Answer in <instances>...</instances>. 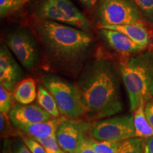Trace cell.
Listing matches in <instances>:
<instances>
[{"mask_svg":"<svg viewBox=\"0 0 153 153\" xmlns=\"http://www.w3.org/2000/svg\"><path fill=\"white\" fill-rule=\"evenodd\" d=\"M120 76V68L107 58L94 59L84 67L76 86L87 116L99 120L123 110Z\"/></svg>","mask_w":153,"mask_h":153,"instance_id":"obj_1","label":"cell"},{"mask_svg":"<svg viewBox=\"0 0 153 153\" xmlns=\"http://www.w3.org/2000/svg\"><path fill=\"white\" fill-rule=\"evenodd\" d=\"M35 30L44 52L60 65H77L95 45L94 38L88 31L52 21H38Z\"/></svg>","mask_w":153,"mask_h":153,"instance_id":"obj_2","label":"cell"},{"mask_svg":"<svg viewBox=\"0 0 153 153\" xmlns=\"http://www.w3.org/2000/svg\"><path fill=\"white\" fill-rule=\"evenodd\" d=\"M119 68L133 112L153 97V51L149 48L128 56Z\"/></svg>","mask_w":153,"mask_h":153,"instance_id":"obj_3","label":"cell"},{"mask_svg":"<svg viewBox=\"0 0 153 153\" xmlns=\"http://www.w3.org/2000/svg\"><path fill=\"white\" fill-rule=\"evenodd\" d=\"M41 83L54 97L61 116L70 119H79L87 115L76 85L53 74L44 75Z\"/></svg>","mask_w":153,"mask_h":153,"instance_id":"obj_4","label":"cell"},{"mask_svg":"<svg viewBox=\"0 0 153 153\" xmlns=\"http://www.w3.org/2000/svg\"><path fill=\"white\" fill-rule=\"evenodd\" d=\"M38 21H52L89 31L90 23L70 0H38L34 7Z\"/></svg>","mask_w":153,"mask_h":153,"instance_id":"obj_5","label":"cell"},{"mask_svg":"<svg viewBox=\"0 0 153 153\" xmlns=\"http://www.w3.org/2000/svg\"><path fill=\"white\" fill-rule=\"evenodd\" d=\"M95 16L99 26H118L143 22L134 0H99Z\"/></svg>","mask_w":153,"mask_h":153,"instance_id":"obj_6","label":"cell"},{"mask_svg":"<svg viewBox=\"0 0 153 153\" xmlns=\"http://www.w3.org/2000/svg\"><path fill=\"white\" fill-rule=\"evenodd\" d=\"M88 134L98 141L121 142L136 137L133 115H119L90 123Z\"/></svg>","mask_w":153,"mask_h":153,"instance_id":"obj_7","label":"cell"},{"mask_svg":"<svg viewBox=\"0 0 153 153\" xmlns=\"http://www.w3.org/2000/svg\"><path fill=\"white\" fill-rule=\"evenodd\" d=\"M4 43L16 60L28 70L35 68L40 60L38 41L29 30L21 28L6 36Z\"/></svg>","mask_w":153,"mask_h":153,"instance_id":"obj_8","label":"cell"},{"mask_svg":"<svg viewBox=\"0 0 153 153\" xmlns=\"http://www.w3.org/2000/svg\"><path fill=\"white\" fill-rule=\"evenodd\" d=\"M90 123L79 119L67 118L57 131V140L66 153H77L88 135Z\"/></svg>","mask_w":153,"mask_h":153,"instance_id":"obj_9","label":"cell"},{"mask_svg":"<svg viewBox=\"0 0 153 153\" xmlns=\"http://www.w3.org/2000/svg\"><path fill=\"white\" fill-rule=\"evenodd\" d=\"M22 68L5 43L0 48V85L13 92L16 85L24 79Z\"/></svg>","mask_w":153,"mask_h":153,"instance_id":"obj_10","label":"cell"},{"mask_svg":"<svg viewBox=\"0 0 153 153\" xmlns=\"http://www.w3.org/2000/svg\"><path fill=\"white\" fill-rule=\"evenodd\" d=\"M11 123L15 127L29 126L46 121L53 118L52 116L39 104H14L9 114Z\"/></svg>","mask_w":153,"mask_h":153,"instance_id":"obj_11","label":"cell"},{"mask_svg":"<svg viewBox=\"0 0 153 153\" xmlns=\"http://www.w3.org/2000/svg\"><path fill=\"white\" fill-rule=\"evenodd\" d=\"M99 33L113 50L123 55L130 56L147 50L118 30L99 28Z\"/></svg>","mask_w":153,"mask_h":153,"instance_id":"obj_12","label":"cell"},{"mask_svg":"<svg viewBox=\"0 0 153 153\" xmlns=\"http://www.w3.org/2000/svg\"><path fill=\"white\" fill-rule=\"evenodd\" d=\"M99 28H104L121 32L131 38L137 45L148 49L153 43V36L143 22L135 24L118 25V26H102Z\"/></svg>","mask_w":153,"mask_h":153,"instance_id":"obj_13","label":"cell"},{"mask_svg":"<svg viewBox=\"0 0 153 153\" xmlns=\"http://www.w3.org/2000/svg\"><path fill=\"white\" fill-rule=\"evenodd\" d=\"M67 118L60 116L58 118H53L46 121L32 124L29 126H21L17 129L22 133L28 135L33 138H43L56 135L57 131L60 124L64 122Z\"/></svg>","mask_w":153,"mask_h":153,"instance_id":"obj_14","label":"cell"},{"mask_svg":"<svg viewBox=\"0 0 153 153\" xmlns=\"http://www.w3.org/2000/svg\"><path fill=\"white\" fill-rule=\"evenodd\" d=\"M37 93L36 81L29 77L19 82L13 91V95L18 104L27 105L31 104L37 98Z\"/></svg>","mask_w":153,"mask_h":153,"instance_id":"obj_15","label":"cell"},{"mask_svg":"<svg viewBox=\"0 0 153 153\" xmlns=\"http://www.w3.org/2000/svg\"><path fill=\"white\" fill-rule=\"evenodd\" d=\"M144 108L145 104H142L133 112V116L136 137L145 139L153 136V127L145 116Z\"/></svg>","mask_w":153,"mask_h":153,"instance_id":"obj_16","label":"cell"},{"mask_svg":"<svg viewBox=\"0 0 153 153\" xmlns=\"http://www.w3.org/2000/svg\"><path fill=\"white\" fill-rule=\"evenodd\" d=\"M37 102L38 104L51 114L53 118H58L61 116L54 97L43 85H39L38 87Z\"/></svg>","mask_w":153,"mask_h":153,"instance_id":"obj_17","label":"cell"},{"mask_svg":"<svg viewBox=\"0 0 153 153\" xmlns=\"http://www.w3.org/2000/svg\"><path fill=\"white\" fill-rule=\"evenodd\" d=\"M118 153H145V139L133 137L119 142Z\"/></svg>","mask_w":153,"mask_h":153,"instance_id":"obj_18","label":"cell"},{"mask_svg":"<svg viewBox=\"0 0 153 153\" xmlns=\"http://www.w3.org/2000/svg\"><path fill=\"white\" fill-rule=\"evenodd\" d=\"M14 127L15 126L11 123L8 115H5L0 113V133L1 137L7 139L9 137H15L16 135H24L22 132L18 129L15 131Z\"/></svg>","mask_w":153,"mask_h":153,"instance_id":"obj_19","label":"cell"},{"mask_svg":"<svg viewBox=\"0 0 153 153\" xmlns=\"http://www.w3.org/2000/svg\"><path fill=\"white\" fill-rule=\"evenodd\" d=\"M13 99H14L13 92L7 90L4 87L0 85V113L9 116L14 106Z\"/></svg>","mask_w":153,"mask_h":153,"instance_id":"obj_20","label":"cell"},{"mask_svg":"<svg viewBox=\"0 0 153 153\" xmlns=\"http://www.w3.org/2000/svg\"><path fill=\"white\" fill-rule=\"evenodd\" d=\"M30 0H0V16L5 17L14 11L18 10Z\"/></svg>","mask_w":153,"mask_h":153,"instance_id":"obj_21","label":"cell"},{"mask_svg":"<svg viewBox=\"0 0 153 153\" xmlns=\"http://www.w3.org/2000/svg\"><path fill=\"white\" fill-rule=\"evenodd\" d=\"M92 138V137H91ZM91 144L96 153H118L119 142L98 141L91 139Z\"/></svg>","mask_w":153,"mask_h":153,"instance_id":"obj_22","label":"cell"},{"mask_svg":"<svg viewBox=\"0 0 153 153\" xmlns=\"http://www.w3.org/2000/svg\"><path fill=\"white\" fill-rule=\"evenodd\" d=\"M43 145L47 153H66L62 150L57 140L56 135L43 137V138H34Z\"/></svg>","mask_w":153,"mask_h":153,"instance_id":"obj_23","label":"cell"},{"mask_svg":"<svg viewBox=\"0 0 153 153\" xmlns=\"http://www.w3.org/2000/svg\"><path fill=\"white\" fill-rule=\"evenodd\" d=\"M143 16L153 27V0H134Z\"/></svg>","mask_w":153,"mask_h":153,"instance_id":"obj_24","label":"cell"},{"mask_svg":"<svg viewBox=\"0 0 153 153\" xmlns=\"http://www.w3.org/2000/svg\"><path fill=\"white\" fill-rule=\"evenodd\" d=\"M22 138L32 153H47L43 145L33 137L23 135Z\"/></svg>","mask_w":153,"mask_h":153,"instance_id":"obj_25","label":"cell"},{"mask_svg":"<svg viewBox=\"0 0 153 153\" xmlns=\"http://www.w3.org/2000/svg\"><path fill=\"white\" fill-rule=\"evenodd\" d=\"M12 148L14 153H32L25 144L23 139H16L12 142Z\"/></svg>","mask_w":153,"mask_h":153,"instance_id":"obj_26","label":"cell"},{"mask_svg":"<svg viewBox=\"0 0 153 153\" xmlns=\"http://www.w3.org/2000/svg\"><path fill=\"white\" fill-rule=\"evenodd\" d=\"M91 137L88 134L85 137V140L80 146L79 150L77 153H96L91 144Z\"/></svg>","mask_w":153,"mask_h":153,"instance_id":"obj_27","label":"cell"},{"mask_svg":"<svg viewBox=\"0 0 153 153\" xmlns=\"http://www.w3.org/2000/svg\"><path fill=\"white\" fill-rule=\"evenodd\" d=\"M144 110L147 119L153 127V97L145 103Z\"/></svg>","mask_w":153,"mask_h":153,"instance_id":"obj_28","label":"cell"},{"mask_svg":"<svg viewBox=\"0 0 153 153\" xmlns=\"http://www.w3.org/2000/svg\"><path fill=\"white\" fill-rule=\"evenodd\" d=\"M1 153H14L12 148V142L9 138L4 140Z\"/></svg>","mask_w":153,"mask_h":153,"instance_id":"obj_29","label":"cell"},{"mask_svg":"<svg viewBox=\"0 0 153 153\" xmlns=\"http://www.w3.org/2000/svg\"><path fill=\"white\" fill-rule=\"evenodd\" d=\"M145 153H153V136L145 139Z\"/></svg>","mask_w":153,"mask_h":153,"instance_id":"obj_30","label":"cell"},{"mask_svg":"<svg viewBox=\"0 0 153 153\" xmlns=\"http://www.w3.org/2000/svg\"><path fill=\"white\" fill-rule=\"evenodd\" d=\"M79 1L87 8L90 9L98 2L99 0H79Z\"/></svg>","mask_w":153,"mask_h":153,"instance_id":"obj_31","label":"cell"}]
</instances>
